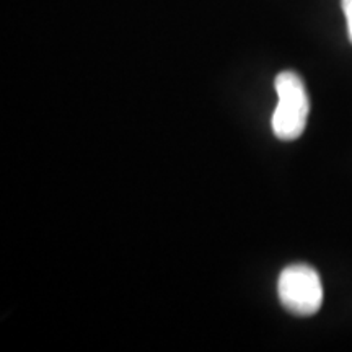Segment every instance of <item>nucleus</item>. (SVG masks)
Here are the masks:
<instances>
[{"mask_svg":"<svg viewBox=\"0 0 352 352\" xmlns=\"http://www.w3.org/2000/svg\"><path fill=\"white\" fill-rule=\"evenodd\" d=\"M277 107L272 114V131L280 140H296L305 131L310 100L298 74L292 70L280 72L274 80Z\"/></svg>","mask_w":352,"mask_h":352,"instance_id":"nucleus-1","label":"nucleus"},{"mask_svg":"<svg viewBox=\"0 0 352 352\" xmlns=\"http://www.w3.org/2000/svg\"><path fill=\"white\" fill-rule=\"evenodd\" d=\"M277 296L285 310L297 316H311L323 305L321 277L308 264H292L280 272Z\"/></svg>","mask_w":352,"mask_h":352,"instance_id":"nucleus-2","label":"nucleus"},{"mask_svg":"<svg viewBox=\"0 0 352 352\" xmlns=\"http://www.w3.org/2000/svg\"><path fill=\"white\" fill-rule=\"evenodd\" d=\"M342 12H344L346 23H347V34H349V39L352 43V0H341Z\"/></svg>","mask_w":352,"mask_h":352,"instance_id":"nucleus-3","label":"nucleus"}]
</instances>
